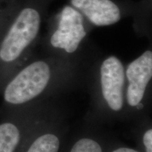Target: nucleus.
I'll return each mask as SVG.
<instances>
[{"label": "nucleus", "mask_w": 152, "mask_h": 152, "mask_svg": "<svg viewBox=\"0 0 152 152\" xmlns=\"http://www.w3.org/2000/svg\"><path fill=\"white\" fill-rule=\"evenodd\" d=\"M143 142L146 151L152 152V130H147L143 136Z\"/></svg>", "instance_id": "nucleus-10"}, {"label": "nucleus", "mask_w": 152, "mask_h": 152, "mask_svg": "<svg viewBox=\"0 0 152 152\" xmlns=\"http://www.w3.org/2000/svg\"><path fill=\"white\" fill-rule=\"evenodd\" d=\"M86 35L84 17L71 5H66L58 15L57 28L51 36L50 43L54 48L72 54Z\"/></svg>", "instance_id": "nucleus-3"}, {"label": "nucleus", "mask_w": 152, "mask_h": 152, "mask_svg": "<svg viewBox=\"0 0 152 152\" xmlns=\"http://www.w3.org/2000/svg\"><path fill=\"white\" fill-rule=\"evenodd\" d=\"M128 80L127 101L136 106L143 99L146 89L152 77V52L147 50L129 64L125 72Z\"/></svg>", "instance_id": "nucleus-5"}, {"label": "nucleus", "mask_w": 152, "mask_h": 152, "mask_svg": "<svg viewBox=\"0 0 152 152\" xmlns=\"http://www.w3.org/2000/svg\"><path fill=\"white\" fill-rule=\"evenodd\" d=\"M21 140V130L13 121L0 123V152H14Z\"/></svg>", "instance_id": "nucleus-7"}, {"label": "nucleus", "mask_w": 152, "mask_h": 152, "mask_svg": "<svg viewBox=\"0 0 152 152\" xmlns=\"http://www.w3.org/2000/svg\"><path fill=\"white\" fill-rule=\"evenodd\" d=\"M43 5H30L19 11L0 42V65H13L37 38L43 18Z\"/></svg>", "instance_id": "nucleus-1"}, {"label": "nucleus", "mask_w": 152, "mask_h": 152, "mask_svg": "<svg viewBox=\"0 0 152 152\" xmlns=\"http://www.w3.org/2000/svg\"><path fill=\"white\" fill-rule=\"evenodd\" d=\"M50 77V67L47 62L39 60L30 63L7 83L4 100L12 106L28 103L45 90Z\"/></svg>", "instance_id": "nucleus-2"}, {"label": "nucleus", "mask_w": 152, "mask_h": 152, "mask_svg": "<svg viewBox=\"0 0 152 152\" xmlns=\"http://www.w3.org/2000/svg\"><path fill=\"white\" fill-rule=\"evenodd\" d=\"M136 106H137V108L138 109H143V108H144V105L141 103V102H140V104H138Z\"/></svg>", "instance_id": "nucleus-12"}, {"label": "nucleus", "mask_w": 152, "mask_h": 152, "mask_svg": "<svg viewBox=\"0 0 152 152\" xmlns=\"http://www.w3.org/2000/svg\"><path fill=\"white\" fill-rule=\"evenodd\" d=\"M60 142L58 137L47 133L36 139L30 145L27 152H58Z\"/></svg>", "instance_id": "nucleus-8"}, {"label": "nucleus", "mask_w": 152, "mask_h": 152, "mask_svg": "<svg viewBox=\"0 0 152 152\" xmlns=\"http://www.w3.org/2000/svg\"><path fill=\"white\" fill-rule=\"evenodd\" d=\"M70 152H102L101 146L90 138H83L76 142Z\"/></svg>", "instance_id": "nucleus-9"}, {"label": "nucleus", "mask_w": 152, "mask_h": 152, "mask_svg": "<svg viewBox=\"0 0 152 152\" xmlns=\"http://www.w3.org/2000/svg\"><path fill=\"white\" fill-rule=\"evenodd\" d=\"M102 94L110 109L115 111L122 109L125 69L123 63L115 56L104 59L100 68Z\"/></svg>", "instance_id": "nucleus-4"}, {"label": "nucleus", "mask_w": 152, "mask_h": 152, "mask_svg": "<svg viewBox=\"0 0 152 152\" xmlns=\"http://www.w3.org/2000/svg\"><path fill=\"white\" fill-rule=\"evenodd\" d=\"M72 7L95 26H109L122 18V11L112 0H70Z\"/></svg>", "instance_id": "nucleus-6"}, {"label": "nucleus", "mask_w": 152, "mask_h": 152, "mask_svg": "<svg viewBox=\"0 0 152 152\" xmlns=\"http://www.w3.org/2000/svg\"><path fill=\"white\" fill-rule=\"evenodd\" d=\"M112 152H139L136 150L132 149H130V148H119V149H117L115 150H114Z\"/></svg>", "instance_id": "nucleus-11"}]
</instances>
